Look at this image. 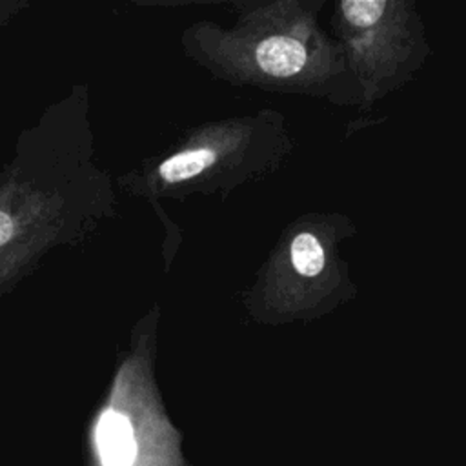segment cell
<instances>
[{"mask_svg": "<svg viewBox=\"0 0 466 466\" xmlns=\"http://www.w3.org/2000/svg\"><path fill=\"white\" fill-rule=\"evenodd\" d=\"M96 450L102 466H133L137 441L126 415L107 410L96 426Z\"/></svg>", "mask_w": 466, "mask_h": 466, "instance_id": "6da1fadb", "label": "cell"}, {"mask_svg": "<svg viewBox=\"0 0 466 466\" xmlns=\"http://www.w3.org/2000/svg\"><path fill=\"white\" fill-rule=\"evenodd\" d=\"M255 58L264 73L282 78L299 73L308 60V53L299 40L275 35L258 44Z\"/></svg>", "mask_w": 466, "mask_h": 466, "instance_id": "7a4b0ae2", "label": "cell"}, {"mask_svg": "<svg viewBox=\"0 0 466 466\" xmlns=\"http://www.w3.org/2000/svg\"><path fill=\"white\" fill-rule=\"evenodd\" d=\"M215 157H217L215 151L209 147L186 149L166 158L158 167V175L162 180L169 184H177L200 175L204 169H208L215 162Z\"/></svg>", "mask_w": 466, "mask_h": 466, "instance_id": "3957f363", "label": "cell"}, {"mask_svg": "<svg viewBox=\"0 0 466 466\" xmlns=\"http://www.w3.org/2000/svg\"><path fill=\"white\" fill-rule=\"evenodd\" d=\"M293 268L304 277H315L324 269L326 257L320 242L311 233H299L289 248Z\"/></svg>", "mask_w": 466, "mask_h": 466, "instance_id": "277c9868", "label": "cell"}, {"mask_svg": "<svg viewBox=\"0 0 466 466\" xmlns=\"http://www.w3.org/2000/svg\"><path fill=\"white\" fill-rule=\"evenodd\" d=\"M342 13L346 20L357 27H370L377 24L386 9V2L382 0H346L342 2Z\"/></svg>", "mask_w": 466, "mask_h": 466, "instance_id": "5b68a950", "label": "cell"}, {"mask_svg": "<svg viewBox=\"0 0 466 466\" xmlns=\"http://www.w3.org/2000/svg\"><path fill=\"white\" fill-rule=\"evenodd\" d=\"M15 233V222L7 213L0 211V246L7 244L13 238Z\"/></svg>", "mask_w": 466, "mask_h": 466, "instance_id": "8992f818", "label": "cell"}]
</instances>
